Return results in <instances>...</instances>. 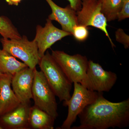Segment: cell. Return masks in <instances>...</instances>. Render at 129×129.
<instances>
[{
    "mask_svg": "<svg viewBox=\"0 0 129 129\" xmlns=\"http://www.w3.org/2000/svg\"><path fill=\"white\" fill-rule=\"evenodd\" d=\"M8 4L11 6H18L22 0H5Z\"/></svg>",
    "mask_w": 129,
    "mask_h": 129,
    "instance_id": "22",
    "label": "cell"
},
{
    "mask_svg": "<svg viewBox=\"0 0 129 129\" xmlns=\"http://www.w3.org/2000/svg\"><path fill=\"white\" fill-rule=\"evenodd\" d=\"M0 35L3 38L19 39L22 37L17 28L6 16H0Z\"/></svg>",
    "mask_w": 129,
    "mask_h": 129,
    "instance_id": "17",
    "label": "cell"
},
{
    "mask_svg": "<svg viewBox=\"0 0 129 129\" xmlns=\"http://www.w3.org/2000/svg\"><path fill=\"white\" fill-rule=\"evenodd\" d=\"M3 129L2 127H1V126H0V129Z\"/></svg>",
    "mask_w": 129,
    "mask_h": 129,
    "instance_id": "24",
    "label": "cell"
},
{
    "mask_svg": "<svg viewBox=\"0 0 129 129\" xmlns=\"http://www.w3.org/2000/svg\"><path fill=\"white\" fill-rule=\"evenodd\" d=\"M30 107V103H21L13 110L2 115V122L9 128H27L29 126Z\"/></svg>",
    "mask_w": 129,
    "mask_h": 129,
    "instance_id": "13",
    "label": "cell"
},
{
    "mask_svg": "<svg viewBox=\"0 0 129 129\" xmlns=\"http://www.w3.org/2000/svg\"><path fill=\"white\" fill-rule=\"evenodd\" d=\"M51 55L73 84L81 83L85 78L88 63L86 56L72 55L58 50H52Z\"/></svg>",
    "mask_w": 129,
    "mask_h": 129,
    "instance_id": "6",
    "label": "cell"
},
{
    "mask_svg": "<svg viewBox=\"0 0 129 129\" xmlns=\"http://www.w3.org/2000/svg\"><path fill=\"white\" fill-rule=\"evenodd\" d=\"M3 74L2 73H0V77H1V76H2V75H3Z\"/></svg>",
    "mask_w": 129,
    "mask_h": 129,
    "instance_id": "23",
    "label": "cell"
},
{
    "mask_svg": "<svg viewBox=\"0 0 129 129\" xmlns=\"http://www.w3.org/2000/svg\"><path fill=\"white\" fill-rule=\"evenodd\" d=\"M2 49L14 57L22 60L28 67L34 69L39 64L40 58L38 53V47L34 40L30 41L23 35L19 39H0Z\"/></svg>",
    "mask_w": 129,
    "mask_h": 129,
    "instance_id": "5",
    "label": "cell"
},
{
    "mask_svg": "<svg viewBox=\"0 0 129 129\" xmlns=\"http://www.w3.org/2000/svg\"><path fill=\"white\" fill-rule=\"evenodd\" d=\"M102 12L108 22L117 19L122 8V0H99Z\"/></svg>",
    "mask_w": 129,
    "mask_h": 129,
    "instance_id": "16",
    "label": "cell"
},
{
    "mask_svg": "<svg viewBox=\"0 0 129 129\" xmlns=\"http://www.w3.org/2000/svg\"><path fill=\"white\" fill-rule=\"evenodd\" d=\"M80 124L72 129H108L129 125V99L118 103L109 101L103 94L79 114Z\"/></svg>",
    "mask_w": 129,
    "mask_h": 129,
    "instance_id": "1",
    "label": "cell"
},
{
    "mask_svg": "<svg viewBox=\"0 0 129 129\" xmlns=\"http://www.w3.org/2000/svg\"><path fill=\"white\" fill-rule=\"evenodd\" d=\"M34 69L27 67L12 76L11 85L13 90L21 103H30V99H32Z\"/></svg>",
    "mask_w": 129,
    "mask_h": 129,
    "instance_id": "10",
    "label": "cell"
},
{
    "mask_svg": "<svg viewBox=\"0 0 129 129\" xmlns=\"http://www.w3.org/2000/svg\"><path fill=\"white\" fill-rule=\"evenodd\" d=\"M129 18V0H122V8L118 16V21H121Z\"/></svg>",
    "mask_w": 129,
    "mask_h": 129,
    "instance_id": "20",
    "label": "cell"
},
{
    "mask_svg": "<svg viewBox=\"0 0 129 129\" xmlns=\"http://www.w3.org/2000/svg\"><path fill=\"white\" fill-rule=\"evenodd\" d=\"M55 120L47 113L35 105L30 107L29 125L33 128L53 129Z\"/></svg>",
    "mask_w": 129,
    "mask_h": 129,
    "instance_id": "14",
    "label": "cell"
},
{
    "mask_svg": "<svg viewBox=\"0 0 129 129\" xmlns=\"http://www.w3.org/2000/svg\"><path fill=\"white\" fill-rule=\"evenodd\" d=\"M34 73L32 91L35 106L55 120L58 116L56 95L42 72L38 71L36 68Z\"/></svg>",
    "mask_w": 129,
    "mask_h": 129,
    "instance_id": "4",
    "label": "cell"
},
{
    "mask_svg": "<svg viewBox=\"0 0 129 129\" xmlns=\"http://www.w3.org/2000/svg\"><path fill=\"white\" fill-rule=\"evenodd\" d=\"M51 9L52 13L49 15L48 19L57 21L61 26L62 29L72 35L74 28L79 25L76 11L70 5L65 8L60 7L52 0H45Z\"/></svg>",
    "mask_w": 129,
    "mask_h": 129,
    "instance_id": "11",
    "label": "cell"
},
{
    "mask_svg": "<svg viewBox=\"0 0 129 129\" xmlns=\"http://www.w3.org/2000/svg\"><path fill=\"white\" fill-rule=\"evenodd\" d=\"M89 34L88 27L78 25L74 28L72 35L78 41L83 42L87 39Z\"/></svg>",
    "mask_w": 129,
    "mask_h": 129,
    "instance_id": "18",
    "label": "cell"
},
{
    "mask_svg": "<svg viewBox=\"0 0 129 129\" xmlns=\"http://www.w3.org/2000/svg\"><path fill=\"white\" fill-rule=\"evenodd\" d=\"M117 80V76L115 73L106 71L99 63L89 60L85 78L80 84L92 91L109 92Z\"/></svg>",
    "mask_w": 129,
    "mask_h": 129,
    "instance_id": "7",
    "label": "cell"
},
{
    "mask_svg": "<svg viewBox=\"0 0 129 129\" xmlns=\"http://www.w3.org/2000/svg\"><path fill=\"white\" fill-rule=\"evenodd\" d=\"M70 3V5L76 11L80 10L81 7V0H67Z\"/></svg>",
    "mask_w": 129,
    "mask_h": 129,
    "instance_id": "21",
    "label": "cell"
},
{
    "mask_svg": "<svg viewBox=\"0 0 129 129\" xmlns=\"http://www.w3.org/2000/svg\"><path fill=\"white\" fill-rule=\"evenodd\" d=\"M115 39L117 42L122 44L125 49L129 47V36L124 30L119 28L115 32Z\"/></svg>",
    "mask_w": 129,
    "mask_h": 129,
    "instance_id": "19",
    "label": "cell"
},
{
    "mask_svg": "<svg viewBox=\"0 0 129 129\" xmlns=\"http://www.w3.org/2000/svg\"><path fill=\"white\" fill-rule=\"evenodd\" d=\"M71 35H72L69 32L54 26L52 21L48 18L46 19V23L44 27L37 25L34 40L37 43L40 58L45 55L47 49L56 42Z\"/></svg>",
    "mask_w": 129,
    "mask_h": 129,
    "instance_id": "9",
    "label": "cell"
},
{
    "mask_svg": "<svg viewBox=\"0 0 129 129\" xmlns=\"http://www.w3.org/2000/svg\"><path fill=\"white\" fill-rule=\"evenodd\" d=\"M81 7L76 11L79 25L97 28L103 31L108 38L112 47L115 45L112 41L107 29V20L102 12L99 0H81Z\"/></svg>",
    "mask_w": 129,
    "mask_h": 129,
    "instance_id": "8",
    "label": "cell"
},
{
    "mask_svg": "<svg viewBox=\"0 0 129 129\" xmlns=\"http://www.w3.org/2000/svg\"><path fill=\"white\" fill-rule=\"evenodd\" d=\"M28 66L18 61L16 57L0 48V73L13 76L16 73Z\"/></svg>",
    "mask_w": 129,
    "mask_h": 129,
    "instance_id": "15",
    "label": "cell"
},
{
    "mask_svg": "<svg viewBox=\"0 0 129 129\" xmlns=\"http://www.w3.org/2000/svg\"><path fill=\"white\" fill-rule=\"evenodd\" d=\"M12 76L4 74L0 77V116L13 110L21 103L11 87Z\"/></svg>",
    "mask_w": 129,
    "mask_h": 129,
    "instance_id": "12",
    "label": "cell"
},
{
    "mask_svg": "<svg viewBox=\"0 0 129 129\" xmlns=\"http://www.w3.org/2000/svg\"><path fill=\"white\" fill-rule=\"evenodd\" d=\"M39 64L56 96L60 102L68 101L71 96L73 83L48 51L41 58Z\"/></svg>",
    "mask_w": 129,
    "mask_h": 129,
    "instance_id": "2",
    "label": "cell"
},
{
    "mask_svg": "<svg viewBox=\"0 0 129 129\" xmlns=\"http://www.w3.org/2000/svg\"><path fill=\"white\" fill-rule=\"evenodd\" d=\"M73 93L63 106L68 107V114L61 129H71L79 114L85 107L94 103L103 92L92 91L85 88L80 83H73Z\"/></svg>",
    "mask_w": 129,
    "mask_h": 129,
    "instance_id": "3",
    "label": "cell"
}]
</instances>
